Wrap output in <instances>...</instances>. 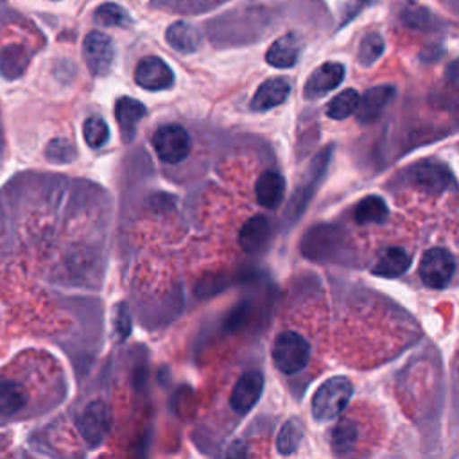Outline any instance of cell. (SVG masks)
Returning a JSON list of instances; mask_svg holds the SVG:
<instances>
[{"instance_id": "cell-1", "label": "cell", "mask_w": 459, "mask_h": 459, "mask_svg": "<svg viewBox=\"0 0 459 459\" xmlns=\"http://www.w3.org/2000/svg\"><path fill=\"white\" fill-rule=\"evenodd\" d=\"M353 394V384L346 377H332L325 380L312 396V416L316 421L326 423L335 420L348 405Z\"/></svg>"}, {"instance_id": "cell-2", "label": "cell", "mask_w": 459, "mask_h": 459, "mask_svg": "<svg viewBox=\"0 0 459 459\" xmlns=\"http://www.w3.org/2000/svg\"><path fill=\"white\" fill-rule=\"evenodd\" d=\"M271 355L274 366L281 373L294 375L308 364L310 344L299 333L285 330L274 339Z\"/></svg>"}, {"instance_id": "cell-3", "label": "cell", "mask_w": 459, "mask_h": 459, "mask_svg": "<svg viewBox=\"0 0 459 459\" xmlns=\"http://www.w3.org/2000/svg\"><path fill=\"white\" fill-rule=\"evenodd\" d=\"M420 278L430 289H443L455 273V260L445 247H430L421 255Z\"/></svg>"}, {"instance_id": "cell-4", "label": "cell", "mask_w": 459, "mask_h": 459, "mask_svg": "<svg viewBox=\"0 0 459 459\" xmlns=\"http://www.w3.org/2000/svg\"><path fill=\"white\" fill-rule=\"evenodd\" d=\"M152 147L161 161L179 163L190 152V136L179 124H167L152 134Z\"/></svg>"}, {"instance_id": "cell-5", "label": "cell", "mask_w": 459, "mask_h": 459, "mask_svg": "<svg viewBox=\"0 0 459 459\" xmlns=\"http://www.w3.org/2000/svg\"><path fill=\"white\" fill-rule=\"evenodd\" d=\"M82 57L93 75H106L111 70L115 48L109 36L91 30L82 43Z\"/></svg>"}, {"instance_id": "cell-6", "label": "cell", "mask_w": 459, "mask_h": 459, "mask_svg": "<svg viewBox=\"0 0 459 459\" xmlns=\"http://www.w3.org/2000/svg\"><path fill=\"white\" fill-rule=\"evenodd\" d=\"M109 425H111L109 409L106 403L99 400L88 403L77 420V429L90 445L102 443V439L109 430Z\"/></svg>"}, {"instance_id": "cell-7", "label": "cell", "mask_w": 459, "mask_h": 459, "mask_svg": "<svg viewBox=\"0 0 459 459\" xmlns=\"http://www.w3.org/2000/svg\"><path fill=\"white\" fill-rule=\"evenodd\" d=\"M134 81L138 86L149 91L167 90L174 84V72L163 59L156 56H147L136 65Z\"/></svg>"}, {"instance_id": "cell-8", "label": "cell", "mask_w": 459, "mask_h": 459, "mask_svg": "<svg viewBox=\"0 0 459 459\" xmlns=\"http://www.w3.org/2000/svg\"><path fill=\"white\" fill-rule=\"evenodd\" d=\"M264 389V377L260 371H246L240 375L237 384L233 385V391L230 394V405L235 412L246 414L255 407Z\"/></svg>"}, {"instance_id": "cell-9", "label": "cell", "mask_w": 459, "mask_h": 459, "mask_svg": "<svg viewBox=\"0 0 459 459\" xmlns=\"http://www.w3.org/2000/svg\"><path fill=\"white\" fill-rule=\"evenodd\" d=\"M344 79V66L341 63H323L316 68L305 82V97L317 99L337 88Z\"/></svg>"}, {"instance_id": "cell-10", "label": "cell", "mask_w": 459, "mask_h": 459, "mask_svg": "<svg viewBox=\"0 0 459 459\" xmlns=\"http://www.w3.org/2000/svg\"><path fill=\"white\" fill-rule=\"evenodd\" d=\"M394 97V88L389 84H380L375 88H369L362 97H359L357 104V120L360 124H371L375 122L384 108L389 104V100Z\"/></svg>"}, {"instance_id": "cell-11", "label": "cell", "mask_w": 459, "mask_h": 459, "mask_svg": "<svg viewBox=\"0 0 459 459\" xmlns=\"http://www.w3.org/2000/svg\"><path fill=\"white\" fill-rule=\"evenodd\" d=\"M290 93V84L283 77H271L264 81L251 99V108L255 111H267L280 106Z\"/></svg>"}, {"instance_id": "cell-12", "label": "cell", "mask_w": 459, "mask_h": 459, "mask_svg": "<svg viewBox=\"0 0 459 459\" xmlns=\"http://www.w3.org/2000/svg\"><path fill=\"white\" fill-rule=\"evenodd\" d=\"M412 181L430 194H439L448 186L452 176L445 165L436 161H423L414 167Z\"/></svg>"}, {"instance_id": "cell-13", "label": "cell", "mask_w": 459, "mask_h": 459, "mask_svg": "<svg viewBox=\"0 0 459 459\" xmlns=\"http://www.w3.org/2000/svg\"><path fill=\"white\" fill-rule=\"evenodd\" d=\"M271 237V222L264 215H255L244 222L238 233V244L246 253L260 251Z\"/></svg>"}, {"instance_id": "cell-14", "label": "cell", "mask_w": 459, "mask_h": 459, "mask_svg": "<svg viewBox=\"0 0 459 459\" xmlns=\"http://www.w3.org/2000/svg\"><path fill=\"white\" fill-rule=\"evenodd\" d=\"M255 195L256 201L264 206V208H276L280 206V203L283 201L285 195V179L281 174L274 172V170H265L255 186Z\"/></svg>"}, {"instance_id": "cell-15", "label": "cell", "mask_w": 459, "mask_h": 459, "mask_svg": "<svg viewBox=\"0 0 459 459\" xmlns=\"http://www.w3.org/2000/svg\"><path fill=\"white\" fill-rule=\"evenodd\" d=\"M145 106L136 100V99H131V97H122L117 100L115 104V117H117V122L120 126V131H122V138L126 142L133 140L134 136V131H136V124L145 117Z\"/></svg>"}, {"instance_id": "cell-16", "label": "cell", "mask_w": 459, "mask_h": 459, "mask_svg": "<svg viewBox=\"0 0 459 459\" xmlns=\"http://www.w3.org/2000/svg\"><path fill=\"white\" fill-rule=\"evenodd\" d=\"M411 255L403 247H387L373 265L371 273L382 278H398L411 267Z\"/></svg>"}, {"instance_id": "cell-17", "label": "cell", "mask_w": 459, "mask_h": 459, "mask_svg": "<svg viewBox=\"0 0 459 459\" xmlns=\"http://www.w3.org/2000/svg\"><path fill=\"white\" fill-rule=\"evenodd\" d=\"M167 43L183 54H192L201 45V32L186 23V22H176L167 29Z\"/></svg>"}, {"instance_id": "cell-18", "label": "cell", "mask_w": 459, "mask_h": 459, "mask_svg": "<svg viewBox=\"0 0 459 459\" xmlns=\"http://www.w3.org/2000/svg\"><path fill=\"white\" fill-rule=\"evenodd\" d=\"M299 56L298 39L292 34L278 38L267 50L265 61L276 68H290L296 65Z\"/></svg>"}, {"instance_id": "cell-19", "label": "cell", "mask_w": 459, "mask_h": 459, "mask_svg": "<svg viewBox=\"0 0 459 459\" xmlns=\"http://www.w3.org/2000/svg\"><path fill=\"white\" fill-rule=\"evenodd\" d=\"M27 402V391L18 380H0V414L13 416Z\"/></svg>"}, {"instance_id": "cell-20", "label": "cell", "mask_w": 459, "mask_h": 459, "mask_svg": "<svg viewBox=\"0 0 459 459\" xmlns=\"http://www.w3.org/2000/svg\"><path fill=\"white\" fill-rule=\"evenodd\" d=\"M353 217L359 224H382L387 221V204L378 195H368L359 201Z\"/></svg>"}, {"instance_id": "cell-21", "label": "cell", "mask_w": 459, "mask_h": 459, "mask_svg": "<svg viewBox=\"0 0 459 459\" xmlns=\"http://www.w3.org/2000/svg\"><path fill=\"white\" fill-rule=\"evenodd\" d=\"M301 423L298 418H290L287 420L280 432H278V437H276V448L281 455H289V454H294L299 446V441H301Z\"/></svg>"}, {"instance_id": "cell-22", "label": "cell", "mask_w": 459, "mask_h": 459, "mask_svg": "<svg viewBox=\"0 0 459 459\" xmlns=\"http://www.w3.org/2000/svg\"><path fill=\"white\" fill-rule=\"evenodd\" d=\"M359 104V93L351 88L341 91L339 95H335L328 104H326V115L333 120H342L346 117H350L351 113H355Z\"/></svg>"}, {"instance_id": "cell-23", "label": "cell", "mask_w": 459, "mask_h": 459, "mask_svg": "<svg viewBox=\"0 0 459 459\" xmlns=\"http://www.w3.org/2000/svg\"><path fill=\"white\" fill-rule=\"evenodd\" d=\"M357 425L353 420H341L332 432V448L335 454H348L357 441Z\"/></svg>"}, {"instance_id": "cell-24", "label": "cell", "mask_w": 459, "mask_h": 459, "mask_svg": "<svg viewBox=\"0 0 459 459\" xmlns=\"http://www.w3.org/2000/svg\"><path fill=\"white\" fill-rule=\"evenodd\" d=\"M27 63H29V54L20 45H13L0 54V72L9 77L22 74Z\"/></svg>"}, {"instance_id": "cell-25", "label": "cell", "mask_w": 459, "mask_h": 459, "mask_svg": "<svg viewBox=\"0 0 459 459\" xmlns=\"http://www.w3.org/2000/svg\"><path fill=\"white\" fill-rule=\"evenodd\" d=\"M82 136L86 143L93 149L102 147L109 140V127L102 117H90L84 120L82 126Z\"/></svg>"}, {"instance_id": "cell-26", "label": "cell", "mask_w": 459, "mask_h": 459, "mask_svg": "<svg viewBox=\"0 0 459 459\" xmlns=\"http://www.w3.org/2000/svg\"><path fill=\"white\" fill-rule=\"evenodd\" d=\"M93 18H95V22H99L100 25H106V27H124L131 22L129 14L120 5L111 4V2L99 5Z\"/></svg>"}, {"instance_id": "cell-27", "label": "cell", "mask_w": 459, "mask_h": 459, "mask_svg": "<svg viewBox=\"0 0 459 459\" xmlns=\"http://www.w3.org/2000/svg\"><path fill=\"white\" fill-rule=\"evenodd\" d=\"M382 52H384V39L375 32L366 34L359 45L357 61L362 66H369L382 56Z\"/></svg>"}, {"instance_id": "cell-28", "label": "cell", "mask_w": 459, "mask_h": 459, "mask_svg": "<svg viewBox=\"0 0 459 459\" xmlns=\"http://www.w3.org/2000/svg\"><path fill=\"white\" fill-rule=\"evenodd\" d=\"M400 18L402 22L407 25V27H412V29H425L429 25V20H430V13L420 5V4H414V2H405L402 11H400Z\"/></svg>"}, {"instance_id": "cell-29", "label": "cell", "mask_w": 459, "mask_h": 459, "mask_svg": "<svg viewBox=\"0 0 459 459\" xmlns=\"http://www.w3.org/2000/svg\"><path fill=\"white\" fill-rule=\"evenodd\" d=\"M117 328L122 337H126L131 332V319L129 314L124 310V305L118 307V316H117Z\"/></svg>"}, {"instance_id": "cell-30", "label": "cell", "mask_w": 459, "mask_h": 459, "mask_svg": "<svg viewBox=\"0 0 459 459\" xmlns=\"http://www.w3.org/2000/svg\"><path fill=\"white\" fill-rule=\"evenodd\" d=\"M360 2H371V0H360Z\"/></svg>"}]
</instances>
